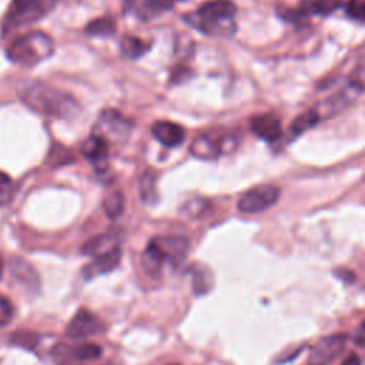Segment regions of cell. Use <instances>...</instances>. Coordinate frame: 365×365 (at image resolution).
Segmentation results:
<instances>
[{"instance_id":"cell-1","label":"cell","mask_w":365,"mask_h":365,"mask_svg":"<svg viewBox=\"0 0 365 365\" xmlns=\"http://www.w3.org/2000/svg\"><path fill=\"white\" fill-rule=\"evenodd\" d=\"M21 101L33 111L56 117L73 118L80 111V104L67 93L43 83H29L20 90Z\"/></svg>"},{"instance_id":"cell-2","label":"cell","mask_w":365,"mask_h":365,"mask_svg":"<svg viewBox=\"0 0 365 365\" xmlns=\"http://www.w3.org/2000/svg\"><path fill=\"white\" fill-rule=\"evenodd\" d=\"M235 14L237 7L231 0H210L198 10L185 14L184 20L204 34L227 37L235 31Z\"/></svg>"},{"instance_id":"cell-3","label":"cell","mask_w":365,"mask_h":365,"mask_svg":"<svg viewBox=\"0 0 365 365\" xmlns=\"http://www.w3.org/2000/svg\"><path fill=\"white\" fill-rule=\"evenodd\" d=\"M188 241L181 235L154 237L143 252V267L150 275H160L165 267L175 268L184 261Z\"/></svg>"},{"instance_id":"cell-4","label":"cell","mask_w":365,"mask_h":365,"mask_svg":"<svg viewBox=\"0 0 365 365\" xmlns=\"http://www.w3.org/2000/svg\"><path fill=\"white\" fill-rule=\"evenodd\" d=\"M54 51L53 38L43 31H30L17 37L7 48V58L24 67L47 60Z\"/></svg>"},{"instance_id":"cell-5","label":"cell","mask_w":365,"mask_h":365,"mask_svg":"<svg viewBox=\"0 0 365 365\" xmlns=\"http://www.w3.org/2000/svg\"><path fill=\"white\" fill-rule=\"evenodd\" d=\"M60 0H13L4 17L3 31L31 24L48 14Z\"/></svg>"},{"instance_id":"cell-6","label":"cell","mask_w":365,"mask_h":365,"mask_svg":"<svg viewBox=\"0 0 365 365\" xmlns=\"http://www.w3.org/2000/svg\"><path fill=\"white\" fill-rule=\"evenodd\" d=\"M279 198V188L275 185H259L247 191L237 204L241 212L254 214L261 212L277 202Z\"/></svg>"},{"instance_id":"cell-7","label":"cell","mask_w":365,"mask_h":365,"mask_svg":"<svg viewBox=\"0 0 365 365\" xmlns=\"http://www.w3.org/2000/svg\"><path fill=\"white\" fill-rule=\"evenodd\" d=\"M346 344V336L341 334L328 335L319 339L315 346L311 349L308 365H329L336 359L344 351Z\"/></svg>"},{"instance_id":"cell-8","label":"cell","mask_w":365,"mask_h":365,"mask_svg":"<svg viewBox=\"0 0 365 365\" xmlns=\"http://www.w3.org/2000/svg\"><path fill=\"white\" fill-rule=\"evenodd\" d=\"M98 125L101 128L98 135H101L104 140L111 138L115 141H123L128 137L131 130L130 121L113 108H106L100 113Z\"/></svg>"},{"instance_id":"cell-9","label":"cell","mask_w":365,"mask_h":365,"mask_svg":"<svg viewBox=\"0 0 365 365\" xmlns=\"http://www.w3.org/2000/svg\"><path fill=\"white\" fill-rule=\"evenodd\" d=\"M104 329L100 319L87 309H80L66 328V335L70 339H84L91 335L101 334Z\"/></svg>"},{"instance_id":"cell-10","label":"cell","mask_w":365,"mask_h":365,"mask_svg":"<svg viewBox=\"0 0 365 365\" xmlns=\"http://www.w3.org/2000/svg\"><path fill=\"white\" fill-rule=\"evenodd\" d=\"M250 128L257 137L268 143H275L282 135L281 121L271 113L252 117L250 121Z\"/></svg>"},{"instance_id":"cell-11","label":"cell","mask_w":365,"mask_h":365,"mask_svg":"<svg viewBox=\"0 0 365 365\" xmlns=\"http://www.w3.org/2000/svg\"><path fill=\"white\" fill-rule=\"evenodd\" d=\"M120 259H121V251H120V247H117L103 255L94 257V259L91 262H88L83 267L81 275L84 279L88 281V279L96 278L97 275L107 274L118 267Z\"/></svg>"},{"instance_id":"cell-12","label":"cell","mask_w":365,"mask_h":365,"mask_svg":"<svg viewBox=\"0 0 365 365\" xmlns=\"http://www.w3.org/2000/svg\"><path fill=\"white\" fill-rule=\"evenodd\" d=\"M81 154L93 163L97 171H104L107 168L108 160V144L98 134L90 135L81 145Z\"/></svg>"},{"instance_id":"cell-13","label":"cell","mask_w":365,"mask_h":365,"mask_svg":"<svg viewBox=\"0 0 365 365\" xmlns=\"http://www.w3.org/2000/svg\"><path fill=\"white\" fill-rule=\"evenodd\" d=\"M151 134L157 141H160L165 147H177L185 138V131L181 125L165 120H158L153 123Z\"/></svg>"},{"instance_id":"cell-14","label":"cell","mask_w":365,"mask_h":365,"mask_svg":"<svg viewBox=\"0 0 365 365\" xmlns=\"http://www.w3.org/2000/svg\"><path fill=\"white\" fill-rule=\"evenodd\" d=\"M118 241H120V237L114 231L98 234V235L90 238L83 245L81 252L84 255H88V257H98V255H103V254L117 248L118 247Z\"/></svg>"},{"instance_id":"cell-15","label":"cell","mask_w":365,"mask_h":365,"mask_svg":"<svg viewBox=\"0 0 365 365\" xmlns=\"http://www.w3.org/2000/svg\"><path fill=\"white\" fill-rule=\"evenodd\" d=\"M222 150H224L222 140H217L205 134L197 137L190 145V153L200 160L217 158Z\"/></svg>"},{"instance_id":"cell-16","label":"cell","mask_w":365,"mask_h":365,"mask_svg":"<svg viewBox=\"0 0 365 365\" xmlns=\"http://www.w3.org/2000/svg\"><path fill=\"white\" fill-rule=\"evenodd\" d=\"M56 361L61 359L66 361V358H73L77 361H93L101 356V348L96 344H81L74 348H68L64 345H60L54 349Z\"/></svg>"},{"instance_id":"cell-17","label":"cell","mask_w":365,"mask_h":365,"mask_svg":"<svg viewBox=\"0 0 365 365\" xmlns=\"http://www.w3.org/2000/svg\"><path fill=\"white\" fill-rule=\"evenodd\" d=\"M120 48L123 54L127 56L128 58H138L148 51L150 43L134 36H125L120 41Z\"/></svg>"},{"instance_id":"cell-18","label":"cell","mask_w":365,"mask_h":365,"mask_svg":"<svg viewBox=\"0 0 365 365\" xmlns=\"http://www.w3.org/2000/svg\"><path fill=\"white\" fill-rule=\"evenodd\" d=\"M214 277L207 267H192V291L197 295L205 294L212 288Z\"/></svg>"},{"instance_id":"cell-19","label":"cell","mask_w":365,"mask_h":365,"mask_svg":"<svg viewBox=\"0 0 365 365\" xmlns=\"http://www.w3.org/2000/svg\"><path fill=\"white\" fill-rule=\"evenodd\" d=\"M319 118H321V115L317 110H307L294 118L289 130H291L292 135H299L304 131L315 127L319 123Z\"/></svg>"},{"instance_id":"cell-20","label":"cell","mask_w":365,"mask_h":365,"mask_svg":"<svg viewBox=\"0 0 365 365\" xmlns=\"http://www.w3.org/2000/svg\"><path fill=\"white\" fill-rule=\"evenodd\" d=\"M86 33L90 36L110 37L115 33V23L110 17H98L86 26Z\"/></svg>"},{"instance_id":"cell-21","label":"cell","mask_w":365,"mask_h":365,"mask_svg":"<svg viewBox=\"0 0 365 365\" xmlns=\"http://www.w3.org/2000/svg\"><path fill=\"white\" fill-rule=\"evenodd\" d=\"M11 269H13V275L19 281L24 282L27 287H38V277H37L36 271L24 261H21V259L14 261L11 264Z\"/></svg>"},{"instance_id":"cell-22","label":"cell","mask_w":365,"mask_h":365,"mask_svg":"<svg viewBox=\"0 0 365 365\" xmlns=\"http://www.w3.org/2000/svg\"><path fill=\"white\" fill-rule=\"evenodd\" d=\"M103 210L108 218H117L124 210V197L120 191L108 192L103 200Z\"/></svg>"},{"instance_id":"cell-23","label":"cell","mask_w":365,"mask_h":365,"mask_svg":"<svg viewBox=\"0 0 365 365\" xmlns=\"http://www.w3.org/2000/svg\"><path fill=\"white\" fill-rule=\"evenodd\" d=\"M140 195L145 204H154L157 201L155 190V173L145 171L140 180Z\"/></svg>"},{"instance_id":"cell-24","label":"cell","mask_w":365,"mask_h":365,"mask_svg":"<svg viewBox=\"0 0 365 365\" xmlns=\"http://www.w3.org/2000/svg\"><path fill=\"white\" fill-rule=\"evenodd\" d=\"M342 4V0H309L307 3V7L309 13L328 16L332 11H335Z\"/></svg>"},{"instance_id":"cell-25","label":"cell","mask_w":365,"mask_h":365,"mask_svg":"<svg viewBox=\"0 0 365 365\" xmlns=\"http://www.w3.org/2000/svg\"><path fill=\"white\" fill-rule=\"evenodd\" d=\"M13 191L14 187L11 178L6 173L0 171V207L6 205L11 200Z\"/></svg>"},{"instance_id":"cell-26","label":"cell","mask_w":365,"mask_h":365,"mask_svg":"<svg viewBox=\"0 0 365 365\" xmlns=\"http://www.w3.org/2000/svg\"><path fill=\"white\" fill-rule=\"evenodd\" d=\"M345 13L358 21L364 20L365 16V1L364 0H348L345 4Z\"/></svg>"},{"instance_id":"cell-27","label":"cell","mask_w":365,"mask_h":365,"mask_svg":"<svg viewBox=\"0 0 365 365\" xmlns=\"http://www.w3.org/2000/svg\"><path fill=\"white\" fill-rule=\"evenodd\" d=\"M173 3L174 1H171V0H144V7L148 11L157 13V11L173 9Z\"/></svg>"},{"instance_id":"cell-28","label":"cell","mask_w":365,"mask_h":365,"mask_svg":"<svg viewBox=\"0 0 365 365\" xmlns=\"http://www.w3.org/2000/svg\"><path fill=\"white\" fill-rule=\"evenodd\" d=\"M13 315V305L4 297H0V327L7 324Z\"/></svg>"},{"instance_id":"cell-29","label":"cell","mask_w":365,"mask_h":365,"mask_svg":"<svg viewBox=\"0 0 365 365\" xmlns=\"http://www.w3.org/2000/svg\"><path fill=\"white\" fill-rule=\"evenodd\" d=\"M13 339L17 345H23L26 348H31L36 344V336L30 332H19L13 335Z\"/></svg>"},{"instance_id":"cell-30","label":"cell","mask_w":365,"mask_h":365,"mask_svg":"<svg viewBox=\"0 0 365 365\" xmlns=\"http://www.w3.org/2000/svg\"><path fill=\"white\" fill-rule=\"evenodd\" d=\"M3 258H1V255H0V275H1V272H3Z\"/></svg>"},{"instance_id":"cell-31","label":"cell","mask_w":365,"mask_h":365,"mask_svg":"<svg viewBox=\"0 0 365 365\" xmlns=\"http://www.w3.org/2000/svg\"><path fill=\"white\" fill-rule=\"evenodd\" d=\"M171 1H181V0H171Z\"/></svg>"},{"instance_id":"cell-32","label":"cell","mask_w":365,"mask_h":365,"mask_svg":"<svg viewBox=\"0 0 365 365\" xmlns=\"http://www.w3.org/2000/svg\"><path fill=\"white\" fill-rule=\"evenodd\" d=\"M170 365H178V364H170Z\"/></svg>"}]
</instances>
